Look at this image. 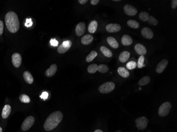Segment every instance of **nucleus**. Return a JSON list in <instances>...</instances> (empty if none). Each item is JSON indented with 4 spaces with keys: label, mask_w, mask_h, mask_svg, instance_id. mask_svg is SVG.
<instances>
[{
    "label": "nucleus",
    "mask_w": 177,
    "mask_h": 132,
    "mask_svg": "<svg viewBox=\"0 0 177 132\" xmlns=\"http://www.w3.org/2000/svg\"><path fill=\"white\" fill-rule=\"evenodd\" d=\"M63 114L60 111H56L52 112L45 121L43 128L47 131H50L54 129H55L63 120Z\"/></svg>",
    "instance_id": "nucleus-1"
},
{
    "label": "nucleus",
    "mask_w": 177,
    "mask_h": 132,
    "mask_svg": "<svg viewBox=\"0 0 177 132\" xmlns=\"http://www.w3.org/2000/svg\"><path fill=\"white\" fill-rule=\"evenodd\" d=\"M5 21L7 28L11 33H16L19 29L20 23L17 14L13 11L7 13L5 17Z\"/></svg>",
    "instance_id": "nucleus-2"
},
{
    "label": "nucleus",
    "mask_w": 177,
    "mask_h": 132,
    "mask_svg": "<svg viewBox=\"0 0 177 132\" xmlns=\"http://www.w3.org/2000/svg\"><path fill=\"white\" fill-rule=\"evenodd\" d=\"M115 88V85L114 83L109 81L104 83L99 88V91L101 94H108L111 92Z\"/></svg>",
    "instance_id": "nucleus-3"
},
{
    "label": "nucleus",
    "mask_w": 177,
    "mask_h": 132,
    "mask_svg": "<svg viewBox=\"0 0 177 132\" xmlns=\"http://www.w3.org/2000/svg\"><path fill=\"white\" fill-rule=\"evenodd\" d=\"M171 104L170 102H164L159 107V115L161 117H165L167 116L170 111L171 108Z\"/></svg>",
    "instance_id": "nucleus-4"
},
{
    "label": "nucleus",
    "mask_w": 177,
    "mask_h": 132,
    "mask_svg": "<svg viewBox=\"0 0 177 132\" xmlns=\"http://www.w3.org/2000/svg\"><path fill=\"white\" fill-rule=\"evenodd\" d=\"M136 126L138 130H144L147 127L149 119L145 116H142L135 120Z\"/></svg>",
    "instance_id": "nucleus-5"
},
{
    "label": "nucleus",
    "mask_w": 177,
    "mask_h": 132,
    "mask_svg": "<svg viewBox=\"0 0 177 132\" xmlns=\"http://www.w3.org/2000/svg\"><path fill=\"white\" fill-rule=\"evenodd\" d=\"M35 123V119L33 116H28L24 120L21 125V129L23 131H27L33 126Z\"/></svg>",
    "instance_id": "nucleus-6"
},
{
    "label": "nucleus",
    "mask_w": 177,
    "mask_h": 132,
    "mask_svg": "<svg viewBox=\"0 0 177 132\" xmlns=\"http://www.w3.org/2000/svg\"><path fill=\"white\" fill-rule=\"evenodd\" d=\"M72 42L71 40H66L64 41L62 44H60L57 48V51L60 53H66L70 49L71 46H72Z\"/></svg>",
    "instance_id": "nucleus-7"
},
{
    "label": "nucleus",
    "mask_w": 177,
    "mask_h": 132,
    "mask_svg": "<svg viewBox=\"0 0 177 132\" xmlns=\"http://www.w3.org/2000/svg\"><path fill=\"white\" fill-rule=\"evenodd\" d=\"M121 26L117 23H109L106 26V29L109 33H115L120 31Z\"/></svg>",
    "instance_id": "nucleus-8"
},
{
    "label": "nucleus",
    "mask_w": 177,
    "mask_h": 132,
    "mask_svg": "<svg viewBox=\"0 0 177 132\" xmlns=\"http://www.w3.org/2000/svg\"><path fill=\"white\" fill-rule=\"evenodd\" d=\"M12 62L16 68H19L22 63V58L19 53H14L12 56Z\"/></svg>",
    "instance_id": "nucleus-9"
},
{
    "label": "nucleus",
    "mask_w": 177,
    "mask_h": 132,
    "mask_svg": "<svg viewBox=\"0 0 177 132\" xmlns=\"http://www.w3.org/2000/svg\"><path fill=\"white\" fill-rule=\"evenodd\" d=\"M125 13L129 16H134L137 13V10L134 7L130 4H126L124 7Z\"/></svg>",
    "instance_id": "nucleus-10"
},
{
    "label": "nucleus",
    "mask_w": 177,
    "mask_h": 132,
    "mask_svg": "<svg viewBox=\"0 0 177 132\" xmlns=\"http://www.w3.org/2000/svg\"><path fill=\"white\" fill-rule=\"evenodd\" d=\"M142 35L144 38L147 39H151L153 38L154 33L153 31L147 27H144L141 31Z\"/></svg>",
    "instance_id": "nucleus-11"
},
{
    "label": "nucleus",
    "mask_w": 177,
    "mask_h": 132,
    "mask_svg": "<svg viewBox=\"0 0 177 132\" xmlns=\"http://www.w3.org/2000/svg\"><path fill=\"white\" fill-rule=\"evenodd\" d=\"M85 24L82 22L77 24L75 28V34L77 36H81L84 34L85 31Z\"/></svg>",
    "instance_id": "nucleus-12"
},
{
    "label": "nucleus",
    "mask_w": 177,
    "mask_h": 132,
    "mask_svg": "<svg viewBox=\"0 0 177 132\" xmlns=\"http://www.w3.org/2000/svg\"><path fill=\"white\" fill-rule=\"evenodd\" d=\"M135 50L137 53V54L140 55V56H144L147 53V50L145 46L143 44L140 43H137L135 46Z\"/></svg>",
    "instance_id": "nucleus-13"
},
{
    "label": "nucleus",
    "mask_w": 177,
    "mask_h": 132,
    "mask_svg": "<svg viewBox=\"0 0 177 132\" xmlns=\"http://www.w3.org/2000/svg\"><path fill=\"white\" fill-rule=\"evenodd\" d=\"M168 63L169 62L167 59H163L160 62L157 64V66L156 67L157 73H162L167 67Z\"/></svg>",
    "instance_id": "nucleus-14"
},
{
    "label": "nucleus",
    "mask_w": 177,
    "mask_h": 132,
    "mask_svg": "<svg viewBox=\"0 0 177 132\" xmlns=\"http://www.w3.org/2000/svg\"><path fill=\"white\" fill-rule=\"evenodd\" d=\"M57 70V66L56 64H52L50 67L45 71V75L47 77H50L53 76L55 73H56Z\"/></svg>",
    "instance_id": "nucleus-15"
},
{
    "label": "nucleus",
    "mask_w": 177,
    "mask_h": 132,
    "mask_svg": "<svg viewBox=\"0 0 177 132\" xmlns=\"http://www.w3.org/2000/svg\"><path fill=\"white\" fill-rule=\"evenodd\" d=\"M121 43L125 46H129L133 43V40L130 36L128 34H125L122 36Z\"/></svg>",
    "instance_id": "nucleus-16"
},
{
    "label": "nucleus",
    "mask_w": 177,
    "mask_h": 132,
    "mask_svg": "<svg viewBox=\"0 0 177 132\" xmlns=\"http://www.w3.org/2000/svg\"><path fill=\"white\" fill-rule=\"evenodd\" d=\"M107 42L114 49H117L119 47V43L118 42L117 40L114 38L113 36H109L107 39Z\"/></svg>",
    "instance_id": "nucleus-17"
},
{
    "label": "nucleus",
    "mask_w": 177,
    "mask_h": 132,
    "mask_svg": "<svg viewBox=\"0 0 177 132\" xmlns=\"http://www.w3.org/2000/svg\"><path fill=\"white\" fill-rule=\"evenodd\" d=\"M94 40V37L90 34L84 36L81 39V42L84 45H88L90 44Z\"/></svg>",
    "instance_id": "nucleus-18"
},
{
    "label": "nucleus",
    "mask_w": 177,
    "mask_h": 132,
    "mask_svg": "<svg viewBox=\"0 0 177 132\" xmlns=\"http://www.w3.org/2000/svg\"><path fill=\"white\" fill-rule=\"evenodd\" d=\"M11 112V107L9 105H6L4 106L2 112V117L3 119H6L10 115Z\"/></svg>",
    "instance_id": "nucleus-19"
},
{
    "label": "nucleus",
    "mask_w": 177,
    "mask_h": 132,
    "mask_svg": "<svg viewBox=\"0 0 177 132\" xmlns=\"http://www.w3.org/2000/svg\"><path fill=\"white\" fill-rule=\"evenodd\" d=\"M117 72L121 77L125 78H128L130 76V73L128 70L123 67H119L117 69Z\"/></svg>",
    "instance_id": "nucleus-20"
},
{
    "label": "nucleus",
    "mask_w": 177,
    "mask_h": 132,
    "mask_svg": "<svg viewBox=\"0 0 177 132\" xmlns=\"http://www.w3.org/2000/svg\"><path fill=\"white\" fill-rule=\"evenodd\" d=\"M130 57V53L127 51H125L120 53L119 56V60L121 63H125L129 59Z\"/></svg>",
    "instance_id": "nucleus-21"
},
{
    "label": "nucleus",
    "mask_w": 177,
    "mask_h": 132,
    "mask_svg": "<svg viewBox=\"0 0 177 132\" xmlns=\"http://www.w3.org/2000/svg\"><path fill=\"white\" fill-rule=\"evenodd\" d=\"M98 26V23L97 21L96 20L92 21L88 26L89 32L90 33H95V32L97 31Z\"/></svg>",
    "instance_id": "nucleus-22"
},
{
    "label": "nucleus",
    "mask_w": 177,
    "mask_h": 132,
    "mask_svg": "<svg viewBox=\"0 0 177 132\" xmlns=\"http://www.w3.org/2000/svg\"><path fill=\"white\" fill-rule=\"evenodd\" d=\"M24 79L26 81V83L29 84H31L34 82V78L31 74V73L28 71H26L23 74Z\"/></svg>",
    "instance_id": "nucleus-23"
},
{
    "label": "nucleus",
    "mask_w": 177,
    "mask_h": 132,
    "mask_svg": "<svg viewBox=\"0 0 177 132\" xmlns=\"http://www.w3.org/2000/svg\"><path fill=\"white\" fill-rule=\"evenodd\" d=\"M100 51L104 56L108 58H110L113 56V53L108 48L105 46H101L100 47Z\"/></svg>",
    "instance_id": "nucleus-24"
},
{
    "label": "nucleus",
    "mask_w": 177,
    "mask_h": 132,
    "mask_svg": "<svg viewBox=\"0 0 177 132\" xmlns=\"http://www.w3.org/2000/svg\"><path fill=\"white\" fill-rule=\"evenodd\" d=\"M150 77L149 76H145L142 78L138 81V85L140 86H143L146 85L150 82Z\"/></svg>",
    "instance_id": "nucleus-25"
},
{
    "label": "nucleus",
    "mask_w": 177,
    "mask_h": 132,
    "mask_svg": "<svg viewBox=\"0 0 177 132\" xmlns=\"http://www.w3.org/2000/svg\"><path fill=\"white\" fill-rule=\"evenodd\" d=\"M98 56V53L96 51H92L87 57L86 61L87 63L91 62Z\"/></svg>",
    "instance_id": "nucleus-26"
},
{
    "label": "nucleus",
    "mask_w": 177,
    "mask_h": 132,
    "mask_svg": "<svg viewBox=\"0 0 177 132\" xmlns=\"http://www.w3.org/2000/svg\"><path fill=\"white\" fill-rule=\"evenodd\" d=\"M127 24L130 28L133 29H138L140 27V24L135 20H130L127 21Z\"/></svg>",
    "instance_id": "nucleus-27"
},
{
    "label": "nucleus",
    "mask_w": 177,
    "mask_h": 132,
    "mask_svg": "<svg viewBox=\"0 0 177 132\" xmlns=\"http://www.w3.org/2000/svg\"><path fill=\"white\" fill-rule=\"evenodd\" d=\"M150 17L149 14L145 12V11H143L141 12L140 14H139V18L140 20H142L143 22H146L148 21L149 18Z\"/></svg>",
    "instance_id": "nucleus-28"
},
{
    "label": "nucleus",
    "mask_w": 177,
    "mask_h": 132,
    "mask_svg": "<svg viewBox=\"0 0 177 132\" xmlns=\"http://www.w3.org/2000/svg\"><path fill=\"white\" fill-rule=\"evenodd\" d=\"M98 65L96 63L91 64L87 67V71L90 73H94L98 70Z\"/></svg>",
    "instance_id": "nucleus-29"
},
{
    "label": "nucleus",
    "mask_w": 177,
    "mask_h": 132,
    "mask_svg": "<svg viewBox=\"0 0 177 132\" xmlns=\"http://www.w3.org/2000/svg\"><path fill=\"white\" fill-rule=\"evenodd\" d=\"M98 71L101 73H106L109 71L108 67L106 65L101 64L98 66Z\"/></svg>",
    "instance_id": "nucleus-30"
},
{
    "label": "nucleus",
    "mask_w": 177,
    "mask_h": 132,
    "mask_svg": "<svg viewBox=\"0 0 177 132\" xmlns=\"http://www.w3.org/2000/svg\"><path fill=\"white\" fill-rule=\"evenodd\" d=\"M19 100L20 102L24 103H29L30 102V99L29 97L26 94H21L19 97Z\"/></svg>",
    "instance_id": "nucleus-31"
},
{
    "label": "nucleus",
    "mask_w": 177,
    "mask_h": 132,
    "mask_svg": "<svg viewBox=\"0 0 177 132\" xmlns=\"http://www.w3.org/2000/svg\"><path fill=\"white\" fill-rule=\"evenodd\" d=\"M147 22L150 25L154 26H157V24H158V21H157V19H155L153 16H150L149 17Z\"/></svg>",
    "instance_id": "nucleus-32"
},
{
    "label": "nucleus",
    "mask_w": 177,
    "mask_h": 132,
    "mask_svg": "<svg viewBox=\"0 0 177 132\" xmlns=\"http://www.w3.org/2000/svg\"><path fill=\"white\" fill-rule=\"evenodd\" d=\"M145 60V57L143 56H140L138 60V63H137V66L138 68H142L144 67H145V65L144 64V61Z\"/></svg>",
    "instance_id": "nucleus-33"
},
{
    "label": "nucleus",
    "mask_w": 177,
    "mask_h": 132,
    "mask_svg": "<svg viewBox=\"0 0 177 132\" xmlns=\"http://www.w3.org/2000/svg\"><path fill=\"white\" fill-rule=\"evenodd\" d=\"M137 66V63L134 61H130L127 63L126 67L128 69L132 70L136 68Z\"/></svg>",
    "instance_id": "nucleus-34"
},
{
    "label": "nucleus",
    "mask_w": 177,
    "mask_h": 132,
    "mask_svg": "<svg viewBox=\"0 0 177 132\" xmlns=\"http://www.w3.org/2000/svg\"><path fill=\"white\" fill-rule=\"evenodd\" d=\"M33 25V22H32V20L31 19H27L26 20V22L25 23V26H27V27H30L31 26H32Z\"/></svg>",
    "instance_id": "nucleus-35"
},
{
    "label": "nucleus",
    "mask_w": 177,
    "mask_h": 132,
    "mask_svg": "<svg viewBox=\"0 0 177 132\" xmlns=\"http://www.w3.org/2000/svg\"><path fill=\"white\" fill-rule=\"evenodd\" d=\"M50 44L51 46H56L58 44V42L57 41L56 39H51L50 41Z\"/></svg>",
    "instance_id": "nucleus-36"
},
{
    "label": "nucleus",
    "mask_w": 177,
    "mask_h": 132,
    "mask_svg": "<svg viewBox=\"0 0 177 132\" xmlns=\"http://www.w3.org/2000/svg\"><path fill=\"white\" fill-rule=\"evenodd\" d=\"M48 92H45L42 93V94L41 95V96H40V98H41L42 99H43L44 100L47 99L48 98Z\"/></svg>",
    "instance_id": "nucleus-37"
},
{
    "label": "nucleus",
    "mask_w": 177,
    "mask_h": 132,
    "mask_svg": "<svg viewBox=\"0 0 177 132\" xmlns=\"http://www.w3.org/2000/svg\"><path fill=\"white\" fill-rule=\"evenodd\" d=\"M4 23L1 20H0V36L3 32Z\"/></svg>",
    "instance_id": "nucleus-38"
},
{
    "label": "nucleus",
    "mask_w": 177,
    "mask_h": 132,
    "mask_svg": "<svg viewBox=\"0 0 177 132\" xmlns=\"http://www.w3.org/2000/svg\"><path fill=\"white\" fill-rule=\"evenodd\" d=\"M171 7L173 9H176L177 7V0H172L171 1Z\"/></svg>",
    "instance_id": "nucleus-39"
},
{
    "label": "nucleus",
    "mask_w": 177,
    "mask_h": 132,
    "mask_svg": "<svg viewBox=\"0 0 177 132\" xmlns=\"http://www.w3.org/2000/svg\"><path fill=\"white\" fill-rule=\"evenodd\" d=\"M100 2L99 0H91L90 1V3L92 5H96L98 4L99 3V2Z\"/></svg>",
    "instance_id": "nucleus-40"
},
{
    "label": "nucleus",
    "mask_w": 177,
    "mask_h": 132,
    "mask_svg": "<svg viewBox=\"0 0 177 132\" xmlns=\"http://www.w3.org/2000/svg\"><path fill=\"white\" fill-rule=\"evenodd\" d=\"M87 1H88L87 0H79L78 1L79 3H80L81 4H84L86 3Z\"/></svg>",
    "instance_id": "nucleus-41"
},
{
    "label": "nucleus",
    "mask_w": 177,
    "mask_h": 132,
    "mask_svg": "<svg viewBox=\"0 0 177 132\" xmlns=\"http://www.w3.org/2000/svg\"><path fill=\"white\" fill-rule=\"evenodd\" d=\"M94 132H104L103 131H102L100 129H97V130H96Z\"/></svg>",
    "instance_id": "nucleus-42"
},
{
    "label": "nucleus",
    "mask_w": 177,
    "mask_h": 132,
    "mask_svg": "<svg viewBox=\"0 0 177 132\" xmlns=\"http://www.w3.org/2000/svg\"><path fill=\"white\" fill-rule=\"evenodd\" d=\"M114 2H120V0H113Z\"/></svg>",
    "instance_id": "nucleus-43"
},
{
    "label": "nucleus",
    "mask_w": 177,
    "mask_h": 132,
    "mask_svg": "<svg viewBox=\"0 0 177 132\" xmlns=\"http://www.w3.org/2000/svg\"><path fill=\"white\" fill-rule=\"evenodd\" d=\"M0 132H2V129L0 127Z\"/></svg>",
    "instance_id": "nucleus-44"
},
{
    "label": "nucleus",
    "mask_w": 177,
    "mask_h": 132,
    "mask_svg": "<svg viewBox=\"0 0 177 132\" xmlns=\"http://www.w3.org/2000/svg\"><path fill=\"white\" fill-rule=\"evenodd\" d=\"M139 90H142V88H139Z\"/></svg>",
    "instance_id": "nucleus-45"
}]
</instances>
